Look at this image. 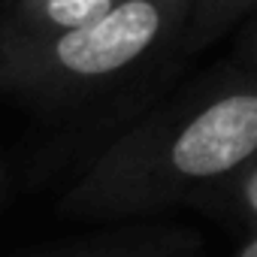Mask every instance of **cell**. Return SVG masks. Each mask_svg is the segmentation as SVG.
<instances>
[{"mask_svg": "<svg viewBox=\"0 0 257 257\" xmlns=\"http://www.w3.org/2000/svg\"><path fill=\"white\" fill-rule=\"evenodd\" d=\"M239 52H242V58H245L248 64H254V67H257V25L245 34V40H242Z\"/></svg>", "mask_w": 257, "mask_h": 257, "instance_id": "cell-6", "label": "cell"}, {"mask_svg": "<svg viewBox=\"0 0 257 257\" xmlns=\"http://www.w3.org/2000/svg\"><path fill=\"white\" fill-rule=\"evenodd\" d=\"M194 0H121L97 22L55 37H0V88L61 100L134 70L179 28Z\"/></svg>", "mask_w": 257, "mask_h": 257, "instance_id": "cell-2", "label": "cell"}, {"mask_svg": "<svg viewBox=\"0 0 257 257\" xmlns=\"http://www.w3.org/2000/svg\"><path fill=\"white\" fill-rule=\"evenodd\" d=\"M215 188L242 215V221L257 230V155L248 164H242L230 179H224L221 185H215Z\"/></svg>", "mask_w": 257, "mask_h": 257, "instance_id": "cell-5", "label": "cell"}, {"mask_svg": "<svg viewBox=\"0 0 257 257\" xmlns=\"http://www.w3.org/2000/svg\"><path fill=\"white\" fill-rule=\"evenodd\" d=\"M236 257H257V230H254V236L239 248V254H236Z\"/></svg>", "mask_w": 257, "mask_h": 257, "instance_id": "cell-7", "label": "cell"}, {"mask_svg": "<svg viewBox=\"0 0 257 257\" xmlns=\"http://www.w3.org/2000/svg\"><path fill=\"white\" fill-rule=\"evenodd\" d=\"M257 155V67L197 85L134 124L67 191L73 218H124L191 200Z\"/></svg>", "mask_w": 257, "mask_h": 257, "instance_id": "cell-1", "label": "cell"}, {"mask_svg": "<svg viewBox=\"0 0 257 257\" xmlns=\"http://www.w3.org/2000/svg\"><path fill=\"white\" fill-rule=\"evenodd\" d=\"M121 0H19L4 34L16 37H55L85 28L115 10Z\"/></svg>", "mask_w": 257, "mask_h": 257, "instance_id": "cell-3", "label": "cell"}, {"mask_svg": "<svg viewBox=\"0 0 257 257\" xmlns=\"http://www.w3.org/2000/svg\"><path fill=\"white\" fill-rule=\"evenodd\" d=\"M257 0H194L191 16H188V49H200L221 37L236 19H242Z\"/></svg>", "mask_w": 257, "mask_h": 257, "instance_id": "cell-4", "label": "cell"}]
</instances>
